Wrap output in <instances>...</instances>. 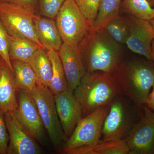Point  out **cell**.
<instances>
[{"label":"cell","mask_w":154,"mask_h":154,"mask_svg":"<svg viewBox=\"0 0 154 154\" xmlns=\"http://www.w3.org/2000/svg\"><path fill=\"white\" fill-rule=\"evenodd\" d=\"M119 95L127 97L139 107L146 105L154 84V63L147 60L120 62L110 73Z\"/></svg>","instance_id":"6da1fadb"},{"label":"cell","mask_w":154,"mask_h":154,"mask_svg":"<svg viewBox=\"0 0 154 154\" xmlns=\"http://www.w3.org/2000/svg\"><path fill=\"white\" fill-rule=\"evenodd\" d=\"M80 48L87 72L99 71L109 75L121 61L119 44L105 29L92 30Z\"/></svg>","instance_id":"7a4b0ae2"},{"label":"cell","mask_w":154,"mask_h":154,"mask_svg":"<svg viewBox=\"0 0 154 154\" xmlns=\"http://www.w3.org/2000/svg\"><path fill=\"white\" fill-rule=\"evenodd\" d=\"M74 92L82 107L83 118L110 104L119 95L110 75L99 71L86 72Z\"/></svg>","instance_id":"3957f363"},{"label":"cell","mask_w":154,"mask_h":154,"mask_svg":"<svg viewBox=\"0 0 154 154\" xmlns=\"http://www.w3.org/2000/svg\"><path fill=\"white\" fill-rule=\"evenodd\" d=\"M142 109L127 97L116 96L110 102L103 122L101 139L125 140L140 118Z\"/></svg>","instance_id":"277c9868"},{"label":"cell","mask_w":154,"mask_h":154,"mask_svg":"<svg viewBox=\"0 0 154 154\" xmlns=\"http://www.w3.org/2000/svg\"><path fill=\"white\" fill-rule=\"evenodd\" d=\"M30 94L36 103L48 138L59 152L67 139L57 111L54 95L48 87L37 82Z\"/></svg>","instance_id":"5b68a950"},{"label":"cell","mask_w":154,"mask_h":154,"mask_svg":"<svg viewBox=\"0 0 154 154\" xmlns=\"http://www.w3.org/2000/svg\"><path fill=\"white\" fill-rule=\"evenodd\" d=\"M55 22L63 42L76 48L93 30L75 0L65 1Z\"/></svg>","instance_id":"8992f818"},{"label":"cell","mask_w":154,"mask_h":154,"mask_svg":"<svg viewBox=\"0 0 154 154\" xmlns=\"http://www.w3.org/2000/svg\"><path fill=\"white\" fill-rule=\"evenodd\" d=\"M110 103L97 108L83 117L59 153L67 154L75 149L92 147L96 145L101 140V131L105 117L110 109Z\"/></svg>","instance_id":"52a82bcc"},{"label":"cell","mask_w":154,"mask_h":154,"mask_svg":"<svg viewBox=\"0 0 154 154\" xmlns=\"http://www.w3.org/2000/svg\"><path fill=\"white\" fill-rule=\"evenodd\" d=\"M36 15L19 6L0 3V20L9 35L28 38L42 47L34 27Z\"/></svg>","instance_id":"ba28073f"},{"label":"cell","mask_w":154,"mask_h":154,"mask_svg":"<svg viewBox=\"0 0 154 154\" xmlns=\"http://www.w3.org/2000/svg\"><path fill=\"white\" fill-rule=\"evenodd\" d=\"M14 113L23 128L33 139L43 146H48L47 133L30 93L19 89L18 107Z\"/></svg>","instance_id":"9c48e42d"},{"label":"cell","mask_w":154,"mask_h":154,"mask_svg":"<svg viewBox=\"0 0 154 154\" xmlns=\"http://www.w3.org/2000/svg\"><path fill=\"white\" fill-rule=\"evenodd\" d=\"M125 140L128 154H154V112L146 105Z\"/></svg>","instance_id":"30bf717a"},{"label":"cell","mask_w":154,"mask_h":154,"mask_svg":"<svg viewBox=\"0 0 154 154\" xmlns=\"http://www.w3.org/2000/svg\"><path fill=\"white\" fill-rule=\"evenodd\" d=\"M126 19L128 33L125 44L132 52L153 61L152 44L154 32L150 21L129 15Z\"/></svg>","instance_id":"8fae6325"},{"label":"cell","mask_w":154,"mask_h":154,"mask_svg":"<svg viewBox=\"0 0 154 154\" xmlns=\"http://www.w3.org/2000/svg\"><path fill=\"white\" fill-rule=\"evenodd\" d=\"M5 119L10 138L7 154L43 153L40 144L23 128L14 113L5 114Z\"/></svg>","instance_id":"7c38bea8"},{"label":"cell","mask_w":154,"mask_h":154,"mask_svg":"<svg viewBox=\"0 0 154 154\" xmlns=\"http://www.w3.org/2000/svg\"><path fill=\"white\" fill-rule=\"evenodd\" d=\"M54 99L60 124L67 140L83 118L82 107L74 92L69 89L54 95Z\"/></svg>","instance_id":"4fadbf2b"},{"label":"cell","mask_w":154,"mask_h":154,"mask_svg":"<svg viewBox=\"0 0 154 154\" xmlns=\"http://www.w3.org/2000/svg\"><path fill=\"white\" fill-rule=\"evenodd\" d=\"M58 53L66 76L69 90L74 92L87 72L81 49L63 42Z\"/></svg>","instance_id":"5bb4252c"},{"label":"cell","mask_w":154,"mask_h":154,"mask_svg":"<svg viewBox=\"0 0 154 154\" xmlns=\"http://www.w3.org/2000/svg\"><path fill=\"white\" fill-rule=\"evenodd\" d=\"M18 91L14 72L4 62L0 67V110L4 114L17 110Z\"/></svg>","instance_id":"9a60e30c"},{"label":"cell","mask_w":154,"mask_h":154,"mask_svg":"<svg viewBox=\"0 0 154 154\" xmlns=\"http://www.w3.org/2000/svg\"><path fill=\"white\" fill-rule=\"evenodd\" d=\"M34 23L37 38L42 47L47 51L53 50L58 52L63 42L56 22L36 15Z\"/></svg>","instance_id":"2e32d148"},{"label":"cell","mask_w":154,"mask_h":154,"mask_svg":"<svg viewBox=\"0 0 154 154\" xmlns=\"http://www.w3.org/2000/svg\"><path fill=\"white\" fill-rule=\"evenodd\" d=\"M37 78V82L49 87L52 78V64L47 50L40 48L28 61Z\"/></svg>","instance_id":"e0dca14e"},{"label":"cell","mask_w":154,"mask_h":154,"mask_svg":"<svg viewBox=\"0 0 154 154\" xmlns=\"http://www.w3.org/2000/svg\"><path fill=\"white\" fill-rule=\"evenodd\" d=\"M129 149L125 140L101 139L92 147L72 150L67 154H128Z\"/></svg>","instance_id":"ac0fdd59"},{"label":"cell","mask_w":154,"mask_h":154,"mask_svg":"<svg viewBox=\"0 0 154 154\" xmlns=\"http://www.w3.org/2000/svg\"><path fill=\"white\" fill-rule=\"evenodd\" d=\"M41 47L28 38L14 37L9 35V55L11 60L28 62L31 57Z\"/></svg>","instance_id":"d6986e66"},{"label":"cell","mask_w":154,"mask_h":154,"mask_svg":"<svg viewBox=\"0 0 154 154\" xmlns=\"http://www.w3.org/2000/svg\"><path fill=\"white\" fill-rule=\"evenodd\" d=\"M15 81L19 90L31 93L35 88L37 80L36 75L28 62L11 60Z\"/></svg>","instance_id":"ffe728a7"},{"label":"cell","mask_w":154,"mask_h":154,"mask_svg":"<svg viewBox=\"0 0 154 154\" xmlns=\"http://www.w3.org/2000/svg\"><path fill=\"white\" fill-rule=\"evenodd\" d=\"M47 51L52 69V78L48 88L55 95L68 90V85L58 53L53 50Z\"/></svg>","instance_id":"44dd1931"},{"label":"cell","mask_w":154,"mask_h":154,"mask_svg":"<svg viewBox=\"0 0 154 154\" xmlns=\"http://www.w3.org/2000/svg\"><path fill=\"white\" fill-rule=\"evenodd\" d=\"M120 10L139 19L150 21L154 18V8L147 0H122Z\"/></svg>","instance_id":"7402d4cb"},{"label":"cell","mask_w":154,"mask_h":154,"mask_svg":"<svg viewBox=\"0 0 154 154\" xmlns=\"http://www.w3.org/2000/svg\"><path fill=\"white\" fill-rule=\"evenodd\" d=\"M122 0H101L99 14L93 30L105 28L111 20L119 17Z\"/></svg>","instance_id":"603a6c76"},{"label":"cell","mask_w":154,"mask_h":154,"mask_svg":"<svg viewBox=\"0 0 154 154\" xmlns=\"http://www.w3.org/2000/svg\"><path fill=\"white\" fill-rule=\"evenodd\" d=\"M104 29L116 43H125L128 33L126 18L119 16L110 21Z\"/></svg>","instance_id":"cb8c5ba5"},{"label":"cell","mask_w":154,"mask_h":154,"mask_svg":"<svg viewBox=\"0 0 154 154\" xmlns=\"http://www.w3.org/2000/svg\"><path fill=\"white\" fill-rule=\"evenodd\" d=\"M78 8L93 29L99 14L101 0H75Z\"/></svg>","instance_id":"d4e9b609"},{"label":"cell","mask_w":154,"mask_h":154,"mask_svg":"<svg viewBox=\"0 0 154 154\" xmlns=\"http://www.w3.org/2000/svg\"><path fill=\"white\" fill-rule=\"evenodd\" d=\"M65 0H39L40 14L46 18H56Z\"/></svg>","instance_id":"484cf974"},{"label":"cell","mask_w":154,"mask_h":154,"mask_svg":"<svg viewBox=\"0 0 154 154\" xmlns=\"http://www.w3.org/2000/svg\"><path fill=\"white\" fill-rule=\"evenodd\" d=\"M0 56L14 72L9 51V34L0 20Z\"/></svg>","instance_id":"4316f807"},{"label":"cell","mask_w":154,"mask_h":154,"mask_svg":"<svg viewBox=\"0 0 154 154\" xmlns=\"http://www.w3.org/2000/svg\"><path fill=\"white\" fill-rule=\"evenodd\" d=\"M10 138L5 121V114L0 110V154H6L8 152Z\"/></svg>","instance_id":"83f0119b"},{"label":"cell","mask_w":154,"mask_h":154,"mask_svg":"<svg viewBox=\"0 0 154 154\" xmlns=\"http://www.w3.org/2000/svg\"><path fill=\"white\" fill-rule=\"evenodd\" d=\"M39 0H0V3H7L21 7L36 14Z\"/></svg>","instance_id":"f1b7e54d"},{"label":"cell","mask_w":154,"mask_h":154,"mask_svg":"<svg viewBox=\"0 0 154 154\" xmlns=\"http://www.w3.org/2000/svg\"><path fill=\"white\" fill-rule=\"evenodd\" d=\"M152 92H150L147 100L146 106L154 112V84L152 88Z\"/></svg>","instance_id":"f546056e"},{"label":"cell","mask_w":154,"mask_h":154,"mask_svg":"<svg viewBox=\"0 0 154 154\" xmlns=\"http://www.w3.org/2000/svg\"><path fill=\"white\" fill-rule=\"evenodd\" d=\"M152 54L153 61L154 63V40L152 42Z\"/></svg>","instance_id":"4dcf8cb0"},{"label":"cell","mask_w":154,"mask_h":154,"mask_svg":"<svg viewBox=\"0 0 154 154\" xmlns=\"http://www.w3.org/2000/svg\"><path fill=\"white\" fill-rule=\"evenodd\" d=\"M150 5L154 8V0H147Z\"/></svg>","instance_id":"1f68e13d"},{"label":"cell","mask_w":154,"mask_h":154,"mask_svg":"<svg viewBox=\"0 0 154 154\" xmlns=\"http://www.w3.org/2000/svg\"><path fill=\"white\" fill-rule=\"evenodd\" d=\"M150 21V22L151 24L153 30L154 32V20H151Z\"/></svg>","instance_id":"d6a6232c"},{"label":"cell","mask_w":154,"mask_h":154,"mask_svg":"<svg viewBox=\"0 0 154 154\" xmlns=\"http://www.w3.org/2000/svg\"><path fill=\"white\" fill-rule=\"evenodd\" d=\"M5 61L3 60V59L2 58L1 56H0V67H1L2 64Z\"/></svg>","instance_id":"836d02e7"},{"label":"cell","mask_w":154,"mask_h":154,"mask_svg":"<svg viewBox=\"0 0 154 154\" xmlns=\"http://www.w3.org/2000/svg\"><path fill=\"white\" fill-rule=\"evenodd\" d=\"M153 20H154V19H153Z\"/></svg>","instance_id":"e575fe53"}]
</instances>
